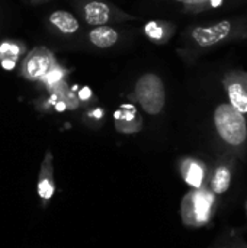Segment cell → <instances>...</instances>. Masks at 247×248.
I'll return each mask as SVG.
<instances>
[{
    "label": "cell",
    "instance_id": "6da1fadb",
    "mask_svg": "<svg viewBox=\"0 0 247 248\" xmlns=\"http://www.w3.org/2000/svg\"><path fill=\"white\" fill-rule=\"evenodd\" d=\"M245 39H247V15L192 23L181 33L176 52L186 64L192 65L202 55Z\"/></svg>",
    "mask_w": 247,
    "mask_h": 248
},
{
    "label": "cell",
    "instance_id": "7a4b0ae2",
    "mask_svg": "<svg viewBox=\"0 0 247 248\" xmlns=\"http://www.w3.org/2000/svg\"><path fill=\"white\" fill-rule=\"evenodd\" d=\"M213 124L215 134L226 147L227 153L236 158L245 160L247 153L246 116L226 100L220 102L214 108Z\"/></svg>",
    "mask_w": 247,
    "mask_h": 248
},
{
    "label": "cell",
    "instance_id": "3957f363",
    "mask_svg": "<svg viewBox=\"0 0 247 248\" xmlns=\"http://www.w3.org/2000/svg\"><path fill=\"white\" fill-rule=\"evenodd\" d=\"M73 3L79 20L89 28L138 20V16L125 12L109 0H73Z\"/></svg>",
    "mask_w": 247,
    "mask_h": 248
},
{
    "label": "cell",
    "instance_id": "277c9868",
    "mask_svg": "<svg viewBox=\"0 0 247 248\" xmlns=\"http://www.w3.org/2000/svg\"><path fill=\"white\" fill-rule=\"evenodd\" d=\"M217 211V196L205 186L191 190L182 201L181 212L185 225L204 227L208 225Z\"/></svg>",
    "mask_w": 247,
    "mask_h": 248
},
{
    "label": "cell",
    "instance_id": "5b68a950",
    "mask_svg": "<svg viewBox=\"0 0 247 248\" xmlns=\"http://www.w3.org/2000/svg\"><path fill=\"white\" fill-rule=\"evenodd\" d=\"M134 97L141 109L151 115H160L166 106V87L163 78L153 73H143L134 84Z\"/></svg>",
    "mask_w": 247,
    "mask_h": 248
},
{
    "label": "cell",
    "instance_id": "8992f818",
    "mask_svg": "<svg viewBox=\"0 0 247 248\" xmlns=\"http://www.w3.org/2000/svg\"><path fill=\"white\" fill-rule=\"evenodd\" d=\"M220 83L227 102L245 116L247 115V70L227 67L223 70Z\"/></svg>",
    "mask_w": 247,
    "mask_h": 248
},
{
    "label": "cell",
    "instance_id": "52a82bcc",
    "mask_svg": "<svg viewBox=\"0 0 247 248\" xmlns=\"http://www.w3.org/2000/svg\"><path fill=\"white\" fill-rule=\"evenodd\" d=\"M57 64V58L51 49L44 45H38L28 51L25 57L20 60L19 73L29 81H38L44 77L51 67Z\"/></svg>",
    "mask_w": 247,
    "mask_h": 248
},
{
    "label": "cell",
    "instance_id": "ba28073f",
    "mask_svg": "<svg viewBox=\"0 0 247 248\" xmlns=\"http://www.w3.org/2000/svg\"><path fill=\"white\" fill-rule=\"evenodd\" d=\"M236 161H237V158L227 153L215 163V166L208 177V186H207L215 196H220V195H224L226 192H229L231 182H233Z\"/></svg>",
    "mask_w": 247,
    "mask_h": 248
},
{
    "label": "cell",
    "instance_id": "9c48e42d",
    "mask_svg": "<svg viewBox=\"0 0 247 248\" xmlns=\"http://www.w3.org/2000/svg\"><path fill=\"white\" fill-rule=\"evenodd\" d=\"M179 7L185 15H202L213 12H224L227 9L243 4L247 0H167Z\"/></svg>",
    "mask_w": 247,
    "mask_h": 248
},
{
    "label": "cell",
    "instance_id": "30bf717a",
    "mask_svg": "<svg viewBox=\"0 0 247 248\" xmlns=\"http://www.w3.org/2000/svg\"><path fill=\"white\" fill-rule=\"evenodd\" d=\"M47 28L60 38H74L80 32V20L79 17L68 10H54L45 19Z\"/></svg>",
    "mask_w": 247,
    "mask_h": 248
},
{
    "label": "cell",
    "instance_id": "8fae6325",
    "mask_svg": "<svg viewBox=\"0 0 247 248\" xmlns=\"http://www.w3.org/2000/svg\"><path fill=\"white\" fill-rule=\"evenodd\" d=\"M87 42L98 49H109L116 46L122 39V31L114 28V25L93 26L86 31Z\"/></svg>",
    "mask_w": 247,
    "mask_h": 248
},
{
    "label": "cell",
    "instance_id": "7c38bea8",
    "mask_svg": "<svg viewBox=\"0 0 247 248\" xmlns=\"http://www.w3.org/2000/svg\"><path fill=\"white\" fill-rule=\"evenodd\" d=\"M178 26L172 20L153 19L144 23L143 35L154 45H166L176 35Z\"/></svg>",
    "mask_w": 247,
    "mask_h": 248
},
{
    "label": "cell",
    "instance_id": "4fadbf2b",
    "mask_svg": "<svg viewBox=\"0 0 247 248\" xmlns=\"http://www.w3.org/2000/svg\"><path fill=\"white\" fill-rule=\"evenodd\" d=\"M181 173L185 182L192 189H202L207 186V166L197 158H185L181 163Z\"/></svg>",
    "mask_w": 247,
    "mask_h": 248
},
{
    "label": "cell",
    "instance_id": "5bb4252c",
    "mask_svg": "<svg viewBox=\"0 0 247 248\" xmlns=\"http://www.w3.org/2000/svg\"><path fill=\"white\" fill-rule=\"evenodd\" d=\"M26 46L13 39H6L0 44V65L4 70H13L16 68L17 62L25 57Z\"/></svg>",
    "mask_w": 247,
    "mask_h": 248
},
{
    "label": "cell",
    "instance_id": "9a60e30c",
    "mask_svg": "<svg viewBox=\"0 0 247 248\" xmlns=\"http://www.w3.org/2000/svg\"><path fill=\"white\" fill-rule=\"evenodd\" d=\"M67 74H68V70L64 68V67H61V65L57 62V64H55L54 67H51L49 71H48L44 77H41L38 81H39L41 84H44L47 89H49L52 93L57 94V93H58V89L66 86L64 78H66Z\"/></svg>",
    "mask_w": 247,
    "mask_h": 248
},
{
    "label": "cell",
    "instance_id": "2e32d148",
    "mask_svg": "<svg viewBox=\"0 0 247 248\" xmlns=\"http://www.w3.org/2000/svg\"><path fill=\"white\" fill-rule=\"evenodd\" d=\"M51 158L48 161V167L44 166L41 177H39V183H38V193L44 201H49L51 196L54 195V182H52V170H51Z\"/></svg>",
    "mask_w": 247,
    "mask_h": 248
},
{
    "label": "cell",
    "instance_id": "e0dca14e",
    "mask_svg": "<svg viewBox=\"0 0 247 248\" xmlns=\"http://www.w3.org/2000/svg\"><path fill=\"white\" fill-rule=\"evenodd\" d=\"M218 248H247V243L243 241L242 238H234L230 243H227V244H224V246Z\"/></svg>",
    "mask_w": 247,
    "mask_h": 248
},
{
    "label": "cell",
    "instance_id": "ac0fdd59",
    "mask_svg": "<svg viewBox=\"0 0 247 248\" xmlns=\"http://www.w3.org/2000/svg\"><path fill=\"white\" fill-rule=\"evenodd\" d=\"M90 97H92V92H90L89 87H83V89L79 90V99L80 100H87Z\"/></svg>",
    "mask_w": 247,
    "mask_h": 248
},
{
    "label": "cell",
    "instance_id": "d6986e66",
    "mask_svg": "<svg viewBox=\"0 0 247 248\" xmlns=\"http://www.w3.org/2000/svg\"><path fill=\"white\" fill-rule=\"evenodd\" d=\"M31 4H42V3H47V1H49V0H28Z\"/></svg>",
    "mask_w": 247,
    "mask_h": 248
},
{
    "label": "cell",
    "instance_id": "ffe728a7",
    "mask_svg": "<svg viewBox=\"0 0 247 248\" xmlns=\"http://www.w3.org/2000/svg\"><path fill=\"white\" fill-rule=\"evenodd\" d=\"M246 214H247V202H246Z\"/></svg>",
    "mask_w": 247,
    "mask_h": 248
}]
</instances>
